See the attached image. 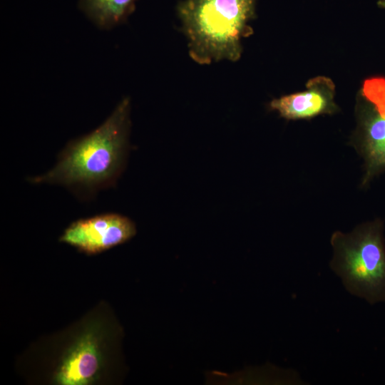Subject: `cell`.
<instances>
[{
  "instance_id": "cell-1",
  "label": "cell",
  "mask_w": 385,
  "mask_h": 385,
  "mask_svg": "<svg viewBox=\"0 0 385 385\" xmlns=\"http://www.w3.org/2000/svg\"><path fill=\"white\" fill-rule=\"evenodd\" d=\"M130 113V101L125 97L96 129L70 141L53 168L29 181L60 185L86 195L113 186L128 153Z\"/></svg>"
},
{
  "instance_id": "cell-2",
  "label": "cell",
  "mask_w": 385,
  "mask_h": 385,
  "mask_svg": "<svg viewBox=\"0 0 385 385\" xmlns=\"http://www.w3.org/2000/svg\"><path fill=\"white\" fill-rule=\"evenodd\" d=\"M256 0H185L178 7L188 40L189 55L196 63L236 61L241 41L252 33Z\"/></svg>"
},
{
  "instance_id": "cell-3",
  "label": "cell",
  "mask_w": 385,
  "mask_h": 385,
  "mask_svg": "<svg viewBox=\"0 0 385 385\" xmlns=\"http://www.w3.org/2000/svg\"><path fill=\"white\" fill-rule=\"evenodd\" d=\"M384 225L374 220L351 232L335 231L331 237L334 255L330 268L351 294L370 304L385 302Z\"/></svg>"
},
{
  "instance_id": "cell-4",
  "label": "cell",
  "mask_w": 385,
  "mask_h": 385,
  "mask_svg": "<svg viewBox=\"0 0 385 385\" xmlns=\"http://www.w3.org/2000/svg\"><path fill=\"white\" fill-rule=\"evenodd\" d=\"M361 96L355 146L364 161L365 185L385 171V77L366 79Z\"/></svg>"
},
{
  "instance_id": "cell-5",
  "label": "cell",
  "mask_w": 385,
  "mask_h": 385,
  "mask_svg": "<svg viewBox=\"0 0 385 385\" xmlns=\"http://www.w3.org/2000/svg\"><path fill=\"white\" fill-rule=\"evenodd\" d=\"M135 234V225L130 218L106 213L73 222L59 241L87 255H94L123 244Z\"/></svg>"
},
{
  "instance_id": "cell-6",
  "label": "cell",
  "mask_w": 385,
  "mask_h": 385,
  "mask_svg": "<svg viewBox=\"0 0 385 385\" xmlns=\"http://www.w3.org/2000/svg\"><path fill=\"white\" fill-rule=\"evenodd\" d=\"M103 366L100 338L91 328L83 332L63 356L55 374L60 385H88L98 376Z\"/></svg>"
},
{
  "instance_id": "cell-7",
  "label": "cell",
  "mask_w": 385,
  "mask_h": 385,
  "mask_svg": "<svg viewBox=\"0 0 385 385\" xmlns=\"http://www.w3.org/2000/svg\"><path fill=\"white\" fill-rule=\"evenodd\" d=\"M334 85L331 79L319 76L307 83V90L274 99L271 109L288 120L308 119L336 111Z\"/></svg>"
},
{
  "instance_id": "cell-8",
  "label": "cell",
  "mask_w": 385,
  "mask_h": 385,
  "mask_svg": "<svg viewBox=\"0 0 385 385\" xmlns=\"http://www.w3.org/2000/svg\"><path fill=\"white\" fill-rule=\"evenodd\" d=\"M138 0H79L78 7L97 27L111 29L123 23Z\"/></svg>"
},
{
  "instance_id": "cell-9",
  "label": "cell",
  "mask_w": 385,
  "mask_h": 385,
  "mask_svg": "<svg viewBox=\"0 0 385 385\" xmlns=\"http://www.w3.org/2000/svg\"><path fill=\"white\" fill-rule=\"evenodd\" d=\"M377 5L381 8V9H385V0H379L378 2H377Z\"/></svg>"
}]
</instances>
